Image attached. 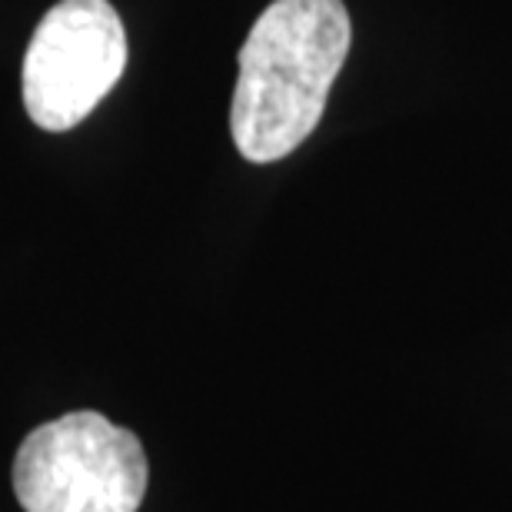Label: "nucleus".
Returning <instances> with one entry per match:
<instances>
[{"mask_svg":"<svg viewBox=\"0 0 512 512\" xmlns=\"http://www.w3.org/2000/svg\"><path fill=\"white\" fill-rule=\"evenodd\" d=\"M353 44L343 0H273L240 50L230 133L250 163L283 160L320 124Z\"/></svg>","mask_w":512,"mask_h":512,"instance_id":"nucleus-1","label":"nucleus"},{"mask_svg":"<svg viewBox=\"0 0 512 512\" xmlns=\"http://www.w3.org/2000/svg\"><path fill=\"white\" fill-rule=\"evenodd\" d=\"M127 67V34L110 0H60L27 44L20 94L40 130L64 133L90 117Z\"/></svg>","mask_w":512,"mask_h":512,"instance_id":"nucleus-3","label":"nucleus"},{"mask_svg":"<svg viewBox=\"0 0 512 512\" xmlns=\"http://www.w3.org/2000/svg\"><path fill=\"white\" fill-rule=\"evenodd\" d=\"M147 479L140 439L94 409L37 426L14 459V493L27 512H137Z\"/></svg>","mask_w":512,"mask_h":512,"instance_id":"nucleus-2","label":"nucleus"}]
</instances>
